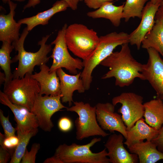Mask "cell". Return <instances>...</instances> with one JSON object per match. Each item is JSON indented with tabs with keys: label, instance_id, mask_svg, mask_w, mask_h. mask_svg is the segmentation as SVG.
I'll list each match as a JSON object with an SVG mask.
<instances>
[{
	"label": "cell",
	"instance_id": "obj_1",
	"mask_svg": "<svg viewBox=\"0 0 163 163\" xmlns=\"http://www.w3.org/2000/svg\"><path fill=\"white\" fill-rule=\"evenodd\" d=\"M129 43L122 44L119 51L113 52L100 64L109 69L101 78L114 77L115 85L120 87L129 86L136 78L145 80L141 72L142 64L133 57Z\"/></svg>",
	"mask_w": 163,
	"mask_h": 163
},
{
	"label": "cell",
	"instance_id": "obj_2",
	"mask_svg": "<svg viewBox=\"0 0 163 163\" xmlns=\"http://www.w3.org/2000/svg\"><path fill=\"white\" fill-rule=\"evenodd\" d=\"M29 32L27 27H25L19 39L12 43L18 52L12 59V62L18 61V67L13 74V78L23 77L27 73L32 74L35 66L46 64L50 58L47 55L52 50V45L46 43L50 35L42 37L38 43L40 46V48L37 51L33 53L27 51L24 47V42Z\"/></svg>",
	"mask_w": 163,
	"mask_h": 163
},
{
	"label": "cell",
	"instance_id": "obj_3",
	"mask_svg": "<svg viewBox=\"0 0 163 163\" xmlns=\"http://www.w3.org/2000/svg\"><path fill=\"white\" fill-rule=\"evenodd\" d=\"M129 34L121 32H113L99 37L96 48L88 58L83 60V70L80 78L83 81L86 90L89 89L92 82V74L94 69L109 56L117 46L129 43Z\"/></svg>",
	"mask_w": 163,
	"mask_h": 163
},
{
	"label": "cell",
	"instance_id": "obj_4",
	"mask_svg": "<svg viewBox=\"0 0 163 163\" xmlns=\"http://www.w3.org/2000/svg\"><path fill=\"white\" fill-rule=\"evenodd\" d=\"M99 37L93 29L76 23L68 26L65 34L68 49L83 60L86 59L96 48Z\"/></svg>",
	"mask_w": 163,
	"mask_h": 163
},
{
	"label": "cell",
	"instance_id": "obj_5",
	"mask_svg": "<svg viewBox=\"0 0 163 163\" xmlns=\"http://www.w3.org/2000/svg\"><path fill=\"white\" fill-rule=\"evenodd\" d=\"M100 138L93 139L88 143L83 145L72 143L59 145L56 150L54 155L63 163H109L107 152L105 148L101 152L93 153L90 148L101 141Z\"/></svg>",
	"mask_w": 163,
	"mask_h": 163
},
{
	"label": "cell",
	"instance_id": "obj_6",
	"mask_svg": "<svg viewBox=\"0 0 163 163\" xmlns=\"http://www.w3.org/2000/svg\"><path fill=\"white\" fill-rule=\"evenodd\" d=\"M40 91L38 82L27 73L23 77L13 78L4 84L3 92L12 103L24 106L30 111Z\"/></svg>",
	"mask_w": 163,
	"mask_h": 163
},
{
	"label": "cell",
	"instance_id": "obj_7",
	"mask_svg": "<svg viewBox=\"0 0 163 163\" xmlns=\"http://www.w3.org/2000/svg\"><path fill=\"white\" fill-rule=\"evenodd\" d=\"M74 105L67 107V111L74 112L78 117L75 122L76 128V138L82 140L90 136H95L106 137L110 135L98 124L96 113V107L82 101H73Z\"/></svg>",
	"mask_w": 163,
	"mask_h": 163
},
{
	"label": "cell",
	"instance_id": "obj_8",
	"mask_svg": "<svg viewBox=\"0 0 163 163\" xmlns=\"http://www.w3.org/2000/svg\"><path fill=\"white\" fill-rule=\"evenodd\" d=\"M68 27L65 24L58 33L56 39L51 44L54 45L50 56L53 59L50 68V72L56 70L60 68H65L71 74L75 75L78 69L83 68V61L78 58L73 57L69 54L65 40V34Z\"/></svg>",
	"mask_w": 163,
	"mask_h": 163
},
{
	"label": "cell",
	"instance_id": "obj_9",
	"mask_svg": "<svg viewBox=\"0 0 163 163\" xmlns=\"http://www.w3.org/2000/svg\"><path fill=\"white\" fill-rule=\"evenodd\" d=\"M62 95L53 96L38 94L36 97L31 112L36 116L40 127L46 132L50 131L54 125L51 118L54 114L67 107L61 101Z\"/></svg>",
	"mask_w": 163,
	"mask_h": 163
},
{
	"label": "cell",
	"instance_id": "obj_10",
	"mask_svg": "<svg viewBox=\"0 0 163 163\" xmlns=\"http://www.w3.org/2000/svg\"><path fill=\"white\" fill-rule=\"evenodd\" d=\"M143 99L141 96L131 92H123L112 99V104L114 106L119 103L122 105L118 112L122 114L126 130L134 126L138 120L144 116Z\"/></svg>",
	"mask_w": 163,
	"mask_h": 163
},
{
	"label": "cell",
	"instance_id": "obj_11",
	"mask_svg": "<svg viewBox=\"0 0 163 163\" xmlns=\"http://www.w3.org/2000/svg\"><path fill=\"white\" fill-rule=\"evenodd\" d=\"M149 58L142 65L141 73L155 91L157 97L163 100V58L152 48L147 50Z\"/></svg>",
	"mask_w": 163,
	"mask_h": 163
},
{
	"label": "cell",
	"instance_id": "obj_12",
	"mask_svg": "<svg viewBox=\"0 0 163 163\" xmlns=\"http://www.w3.org/2000/svg\"><path fill=\"white\" fill-rule=\"evenodd\" d=\"M95 107L97 120L102 129L113 133L118 132L126 139V127L121 116L114 112L115 106L110 103H99Z\"/></svg>",
	"mask_w": 163,
	"mask_h": 163
},
{
	"label": "cell",
	"instance_id": "obj_13",
	"mask_svg": "<svg viewBox=\"0 0 163 163\" xmlns=\"http://www.w3.org/2000/svg\"><path fill=\"white\" fill-rule=\"evenodd\" d=\"M0 102L8 107L13 112L17 123V131L26 133L38 129L39 124L35 115L26 107L12 103L1 91Z\"/></svg>",
	"mask_w": 163,
	"mask_h": 163
},
{
	"label": "cell",
	"instance_id": "obj_14",
	"mask_svg": "<svg viewBox=\"0 0 163 163\" xmlns=\"http://www.w3.org/2000/svg\"><path fill=\"white\" fill-rule=\"evenodd\" d=\"M160 6L150 1L145 6L142 13L141 20L138 27L129 34V43L135 45L139 50L146 34L153 28L155 23L156 14Z\"/></svg>",
	"mask_w": 163,
	"mask_h": 163
},
{
	"label": "cell",
	"instance_id": "obj_15",
	"mask_svg": "<svg viewBox=\"0 0 163 163\" xmlns=\"http://www.w3.org/2000/svg\"><path fill=\"white\" fill-rule=\"evenodd\" d=\"M123 136L121 133L110 135L104 145L108 151L110 163H136L139 161L138 155L129 153L123 144Z\"/></svg>",
	"mask_w": 163,
	"mask_h": 163
},
{
	"label": "cell",
	"instance_id": "obj_16",
	"mask_svg": "<svg viewBox=\"0 0 163 163\" xmlns=\"http://www.w3.org/2000/svg\"><path fill=\"white\" fill-rule=\"evenodd\" d=\"M8 4L9 13L7 14L1 13L0 14V41L12 43L19 39V30L22 24L17 22L14 19L17 4L11 0Z\"/></svg>",
	"mask_w": 163,
	"mask_h": 163
},
{
	"label": "cell",
	"instance_id": "obj_17",
	"mask_svg": "<svg viewBox=\"0 0 163 163\" xmlns=\"http://www.w3.org/2000/svg\"><path fill=\"white\" fill-rule=\"evenodd\" d=\"M40 71L35 72L31 77L39 83L41 95L58 96L61 94L60 80L56 70L50 72V68L43 64L40 66Z\"/></svg>",
	"mask_w": 163,
	"mask_h": 163
},
{
	"label": "cell",
	"instance_id": "obj_18",
	"mask_svg": "<svg viewBox=\"0 0 163 163\" xmlns=\"http://www.w3.org/2000/svg\"><path fill=\"white\" fill-rule=\"evenodd\" d=\"M59 77L62 103H68L69 107L73 102L72 96L73 92L77 91L79 93H84L85 90L82 80L80 78L81 72L73 75L65 73L62 68L57 70Z\"/></svg>",
	"mask_w": 163,
	"mask_h": 163
},
{
	"label": "cell",
	"instance_id": "obj_19",
	"mask_svg": "<svg viewBox=\"0 0 163 163\" xmlns=\"http://www.w3.org/2000/svg\"><path fill=\"white\" fill-rule=\"evenodd\" d=\"M69 7V5L64 0H58L49 9L38 13L32 16L21 19L18 22L22 24L26 25L27 29L29 32L37 26L47 24L49 20L55 14L64 11Z\"/></svg>",
	"mask_w": 163,
	"mask_h": 163
},
{
	"label": "cell",
	"instance_id": "obj_20",
	"mask_svg": "<svg viewBox=\"0 0 163 163\" xmlns=\"http://www.w3.org/2000/svg\"><path fill=\"white\" fill-rule=\"evenodd\" d=\"M145 121L143 117L141 118L134 126L126 130L127 137L124 143L127 148L131 145L144 139L152 141L158 135L159 130L150 126Z\"/></svg>",
	"mask_w": 163,
	"mask_h": 163
},
{
	"label": "cell",
	"instance_id": "obj_21",
	"mask_svg": "<svg viewBox=\"0 0 163 163\" xmlns=\"http://www.w3.org/2000/svg\"><path fill=\"white\" fill-rule=\"evenodd\" d=\"M128 148L131 153L138 155L140 163H155L163 160V153L157 149L156 145L152 141H141Z\"/></svg>",
	"mask_w": 163,
	"mask_h": 163
},
{
	"label": "cell",
	"instance_id": "obj_22",
	"mask_svg": "<svg viewBox=\"0 0 163 163\" xmlns=\"http://www.w3.org/2000/svg\"><path fill=\"white\" fill-rule=\"evenodd\" d=\"M144 116L149 126L160 130L163 125V100L159 98L144 103Z\"/></svg>",
	"mask_w": 163,
	"mask_h": 163
},
{
	"label": "cell",
	"instance_id": "obj_23",
	"mask_svg": "<svg viewBox=\"0 0 163 163\" xmlns=\"http://www.w3.org/2000/svg\"><path fill=\"white\" fill-rule=\"evenodd\" d=\"M124 4L118 6L112 2H107L95 10L88 12V16L93 19L104 18L109 20L115 27H118L122 19Z\"/></svg>",
	"mask_w": 163,
	"mask_h": 163
},
{
	"label": "cell",
	"instance_id": "obj_24",
	"mask_svg": "<svg viewBox=\"0 0 163 163\" xmlns=\"http://www.w3.org/2000/svg\"><path fill=\"white\" fill-rule=\"evenodd\" d=\"M141 46L146 50L154 49L163 57V23L161 20H155L153 28L145 36Z\"/></svg>",
	"mask_w": 163,
	"mask_h": 163
},
{
	"label": "cell",
	"instance_id": "obj_25",
	"mask_svg": "<svg viewBox=\"0 0 163 163\" xmlns=\"http://www.w3.org/2000/svg\"><path fill=\"white\" fill-rule=\"evenodd\" d=\"M14 47L12 43L6 41L2 42L0 49V66L5 75V81L4 84L9 82L13 79V74L11 69L12 62L10 54Z\"/></svg>",
	"mask_w": 163,
	"mask_h": 163
},
{
	"label": "cell",
	"instance_id": "obj_26",
	"mask_svg": "<svg viewBox=\"0 0 163 163\" xmlns=\"http://www.w3.org/2000/svg\"><path fill=\"white\" fill-rule=\"evenodd\" d=\"M38 131V129L26 133H22L19 131H17V136L19 139V142L15 149L13 154L11 156L10 163L21 162L30 139L36 135Z\"/></svg>",
	"mask_w": 163,
	"mask_h": 163
},
{
	"label": "cell",
	"instance_id": "obj_27",
	"mask_svg": "<svg viewBox=\"0 0 163 163\" xmlns=\"http://www.w3.org/2000/svg\"><path fill=\"white\" fill-rule=\"evenodd\" d=\"M149 0H126L123 8L122 18L125 22L131 18L141 19L145 4Z\"/></svg>",
	"mask_w": 163,
	"mask_h": 163
},
{
	"label": "cell",
	"instance_id": "obj_28",
	"mask_svg": "<svg viewBox=\"0 0 163 163\" xmlns=\"http://www.w3.org/2000/svg\"><path fill=\"white\" fill-rule=\"evenodd\" d=\"M0 121L3 127L5 137L15 135L16 129L12 126L9 120V115L5 117L3 111L0 109Z\"/></svg>",
	"mask_w": 163,
	"mask_h": 163
},
{
	"label": "cell",
	"instance_id": "obj_29",
	"mask_svg": "<svg viewBox=\"0 0 163 163\" xmlns=\"http://www.w3.org/2000/svg\"><path fill=\"white\" fill-rule=\"evenodd\" d=\"M40 148L39 143H35L32 144L30 150L28 151L27 149L22 159L21 163H35L36 155Z\"/></svg>",
	"mask_w": 163,
	"mask_h": 163
},
{
	"label": "cell",
	"instance_id": "obj_30",
	"mask_svg": "<svg viewBox=\"0 0 163 163\" xmlns=\"http://www.w3.org/2000/svg\"><path fill=\"white\" fill-rule=\"evenodd\" d=\"M18 136H12L5 137L4 135L0 133V146L8 149L15 148L19 142Z\"/></svg>",
	"mask_w": 163,
	"mask_h": 163
},
{
	"label": "cell",
	"instance_id": "obj_31",
	"mask_svg": "<svg viewBox=\"0 0 163 163\" xmlns=\"http://www.w3.org/2000/svg\"><path fill=\"white\" fill-rule=\"evenodd\" d=\"M68 4L69 8L73 10H76L78 8L79 0H64ZM40 3V0H28L27 2L24 6L23 11L27 8L33 7L34 8Z\"/></svg>",
	"mask_w": 163,
	"mask_h": 163
},
{
	"label": "cell",
	"instance_id": "obj_32",
	"mask_svg": "<svg viewBox=\"0 0 163 163\" xmlns=\"http://www.w3.org/2000/svg\"><path fill=\"white\" fill-rule=\"evenodd\" d=\"M59 129L63 132H66L71 129L72 127V123L69 118L64 117L61 118L58 123Z\"/></svg>",
	"mask_w": 163,
	"mask_h": 163
},
{
	"label": "cell",
	"instance_id": "obj_33",
	"mask_svg": "<svg viewBox=\"0 0 163 163\" xmlns=\"http://www.w3.org/2000/svg\"><path fill=\"white\" fill-rule=\"evenodd\" d=\"M114 0H83L85 5L89 8L97 9L104 4L107 2H112Z\"/></svg>",
	"mask_w": 163,
	"mask_h": 163
},
{
	"label": "cell",
	"instance_id": "obj_34",
	"mask_svg": "<svg viewBox=\"0 0 163 163\" xmlns=\"http://www.w3.org/2000/svg\"><path fill=\"white\" fill-rule=\"evenodd\" d=\"M152 141L156 144L157 149L163 153V125L157 136Z\"/></svg>",
	"mask_w": 163,
	"mask_h": 163
},
{
	"label": "cell",
	"instance_id": "obj_35",
	"mask_svg": "<svg viewBox=\"0 0 163 163\" xmlns=\"http://www.w3.org/2000/svg\"><path fill=\"white\" fill-rule=\"evenodd\" d=\"M8 150L1 146L0 147V163H6L11 158Z\"/></svg>",
	"mask_w": 163,
	"mask_h": 163
},
{
	"label": "cell",
	"instance_id": "obj_36",
	"mask_svg": "<svg viewBox=\"0 0 163 163\" xmlns=\"http://www.w3.org/2000/svg\"><path fill=\"white\" fill-rule=\"evenodd\" d=\"M43 163H63L58 157L54 155L53 156L47 158L43 162Z\"/></svg>",
	"mask_w": 163,
	"mask_h": 163
},
{
	"label": "cell",
	"instance_id": "obj_37",
	"mask_svg": "<svg viewBox=\"0 0 163 163\" xmlns=\"http://www.w3.org/2000/svg\"><path fill=\"white\" fill-rule=\"evenodd\" d=\"M160 20L163 23V5H161L156 14L155 17V20Z\"/></svg>",
	"mask_w": 163,
	"mask_h": 163
},
{
	"label": "cell",
	"instance_id": "obj_38",
	"mask_svg": "<svg viewBox=\"0 0 163 163\" xmlns=\"http://www.w3.org/2000/svg\"><path fill=\"white\" fill-rule=\"evenodd\" d=\"M5 76L4 73L0 72V85L5 83Z\"/></svg>",
	"mask_w": 163,
	"mask_h": 163
},
{
	"label": "cell",
	"instance_id": "obj_39",
	"mask_svg": "<svg viewBox=\"0 0 163 163\" xmlns=\"http://www.w3.org/2000/svg\"><path fill=\"white\" fill-rule=\"evenodd\" d=\"M149 1L154 4L159 5H160L163 2V0H149Z\"/></svg>",
	"mask_w": 163,
	"mask_h": 163
},
{
	"label": "cell",
	"instance_id": "obj_40",
	"mask_svg": "<svg viewBox=\"0 0 163 163\" xmlns=\"http://www.w3.org/2000/svg\"><path fill=\"white\" fill-rule=\"evenodd\" d=\"M2 2L5 4L8 3V2L10 0H1ZM12 1H16L19 2H24L26 0H11Z\"/></svg>",
	"mask_w": 163,
	"mask_h": 163
},
{
	"label": "cell",
	"instance_id": "obj_41",
	"mask_svg": "<svg viewBox=\"0 0 163 163\" xmlns=\"http://www.w3.org/2000/svg\"><path fill=\"white\" fill-rule=\"evenodd\" d=\"M163 5V2H162V3H161V5Z\"/></svg>",
	"mask_w": 163,
	"mask_h": 163
},
{
	"label": "cell",
	"instance_id": "obj_42",
	"mask_svg": "<svg viewBox=\"0 0 163 163\" xmlns=\"http://www.w3.org/2000/svg\"><path fill=\"white\" fill-rule=\"evenodd\" d=\"M79 1H83V0H79Z\"/></svg>",
	"mask_w": 163,
	"mask_h": 163
}]
</instances>
